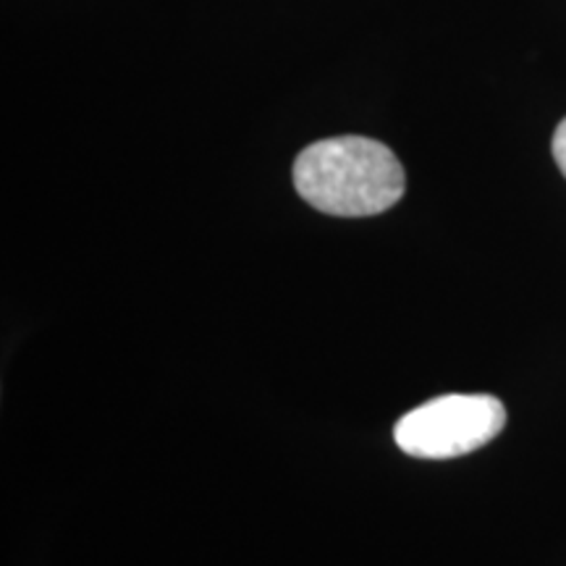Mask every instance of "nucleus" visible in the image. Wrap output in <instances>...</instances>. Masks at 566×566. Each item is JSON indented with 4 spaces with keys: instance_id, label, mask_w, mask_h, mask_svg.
<instances>
[{
    "instance_id": "2",
    "label": "nucleus",
    "mask_w": 566,
    "mask_h": 566,
    "mask_svg": "<svg viewBox=\"0 0 566 566\" xmlns=\"http://www.w3.org/2000/svg\"><path fill=\"white\" fill-rule=\"evenodd\" d=\"M506 409L488 394L438 396L401 417L396 446L417 459H457L483 449L504 430Z\"/></svg>"
},
{
    "instance_id": "3",
    "label": "nucleus",
    "mask_w": 566,
    "mask_h": 566,
    "mask_svg": "<svg viewBox=\"0 0 566 566\" xmlns=\"http://www.w3.org/2000/svg\"><path fill=\"white\" fill-rule=\"evenodd\" d=\"M551 150H554V160H556V166L562 168V174L566 176V118L562 124L556 126V134H554V147H551Z\"/></svg>"
},
{
    "instance_id": "1",
    "label": "nucleus",
    "mask_w": 566,
    "mask_h": 566,
    "mask_svg": "<svg viewBox=\"0 0 566 566\" xmlns=\"http://www.w3.org/2000/svg\"><path fill=\"white\" fill-rule=\"evenodd\" d=\"M294 187L315 210L338 218L378 216L405 195V168L384 142L334 137L304 147L294 160Z\"/></svg>"
}]
</instances>
